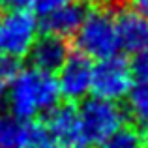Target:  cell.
<instances>
[{"label": "cell", "instance_id": "1", "mask_svg": "<svg viewBox=\"0 0 148 148\" xmlns=\"http://www.w3.org/2000/svg\"><path fill=\"white\" fill-rule=\"evenodd\" d=\"M60 88L53 73L38 68H23V71L8 84V111L19 120H34L47 114L60 103Z\"/></svg>", "mask_w": 148, "mask_h": 148}, {"label": "cell", "instance_id": "14", "mask_svg": "<svg viewBox=\"0 0 148 148\" xmlns=\"http://www.w3.org/2000/svg\"><path fill=\"white\" fill-rule=\"evenodd\" d=\"M23 124L11 112H0V148H21Z\"/></svg>", "mask_w": 148, "mask_h": 148}, {"label": "cell", "instance_id": "16", "mask_svg": "<svg viewBox=\"0 0 148 148\" xmlns=\"http://www.w3.org/2000/svg\"><path fill=\"white\" fill-rule=\"evenodd\" d=\"M71 2H75V0H30V10L36 15L43 17V15L53 13V11L60 10V8L68 6Z\"/></svg>", "mask_w": 148, "mask_h": 148}, {"label": "cell", "instance_id": "20", "mask_svg": "<svg viewBox=\"0 0 148 148\" xmlns=\"http://www.w3.org/2000/svg\"><path fill=\"white\" fill-rule=\"evenodd\" d=\"M6 94H8V84L0 81V105L6 101Z\"/></svg>", "mask_w": 148, "mask_h": 148}, {"label": "cell", "instance_id": "13", "mask_svg": "<svg viewBox=\"0 0 148 148\" xmlns=\"http://www.w3.org/2000/svg\"><path fill=\"white\" fill-rule=\"evenodd\" d=\"M53 145H54V141L51 137L43 118L41 120H38V118L25 120V124H23L21 148H49Z\"/></svg>", "mask_w": 148, "mask_h": 148}, {"label": "cell", "instance_id": "10", "mask_svg": "<svg viewBox=\"0 0 148 148\" xmlns=\"http://www.w3.org/2000/svg\"><path fill=\"white\" fill-rule=\"evenodd\" d=\"M88 11V2L83 0H75V2L68 4V6L60 8V10L53 11L49 15H43L40 21L41 30L47 34H54L60 38H73L83 25L84 15Z\"/></svg>", "mask_w": 148, "mask_h": 148}, {"label": "cell", "instance_id": "2", "mask_svg": "<svg viewBox=\"0 0 148 148\" xmlns=\"http://www.w3.org/2000/svg\"><path fill=\"white\" fill-rule=\"evenodd\" d=\"M73 47L77 53L88 56L90 60L118 54L120 40L116 28V13H112L111 2L90 0L88 11L83 25L73 36Z\"/></svg>", "mask_w": 148, "mask_h": 148}, {"label": "cell", "instance_id": "3", "mask_svg": "<svg viewBox=\"0 0 148 148\" xmlns=\"http://www.w3.org/2000/svg\"><path fill=\"white\" fill-rule=\"evenodd\" d=\"M81 126L86 146H99L107 137H111L118 127L126 124V109L118 101L103 99L92 96L81 101Z\"/></svg>", "mask_w": 148, "mask_h": 148}, {"label": "cell", "instance_id": "9", "mask_svg": "<svg viewBox=\"0 0 148 148\" xmlns=\"http://www.w3.org/2000/svg\"><path fill=\"white\" fill-rule=\"evenodd\" d=\"M116 28H118L120 51L137 54L148 49V19L139 11L120 10L116 13Z\"/></svg>", "mask_w": 148, "mask_h": 148}, {"label": "cell", "instance_id": "11", "mask_svg": "<svg viewBox=\"0 0 148 148\" xmlns=\"http://www.w3.org/2000/svg\"><path fill=\"white\" fill-rule=\"evenodd\" d=\"M126 112L137 126L148 130V81H135L126 98Z\"/></svg>", "mask_w": 148, "mask_h": 148}, {"label": "cell", "instance_id": "21", "mask_svg": "<svg viewBox=\"0 0 148 148\" xmlns=\"http://www.w3.org/2000/svg\"><path fill=\"white\" fill-rule=\"evenodd\" d=\"M49 148H66V146H58V145H53V146H49ZM83 148H86V146H83Z\"/></svg>", "mask_w": 148, "mask_h": 148}, {"label": "cell", "instance_id": "8", "mask_svg": "<svg viewBox=\"0 0 148 148\" xmlns=\"http://www.w3.org/2000/svg\"><path fill=\"white\" fill-rule=\"evenodd\" d=\"M69 54H71V51H69V43L66 38L43 32V36H38L36 43L30 49L28 60L30 66H34V68L54 73L64 66Z\"/></svg>", "mask_w": 148, "mask_h": 148}, {"label": "cell", "instance_id": "5", "mask_svg": "<svg viewBox=\"0 0 148 148\" xmlns=\"http://www.w3.org/2000/svg\"><path fill=\"white\" fill-rule=\"evenodd\" d=\"M135 84L131 62L120 54L96 60L92 71V96L111 101H122L127 98Z\"/></svg>", "mask_w": 148, "mask_h": 148}, {"label": "cell", "instance_id": "22", "mask_svg": "<svg viewBox=\"0 0 148 148\" xmlns=\"http://www.w3.org/2000/svg\"><path fill=\"white\" fill-rule=\"evenodd\" d=\"M4 11V4H2V0H0V13Z\"/></svg>", "mask_w": 148, "mask_h": 148}, {"label": "cell", "instance_id": "7", "mask_svg": "<svg viewBox=\"0 0 148 148\" xmlns=\"http://www.w3.org/2000/svg\"><path fill=\"white\" fill-rule=\"evenodd\" d=\"M43 122L47 126L54 145L66 148H83V126H81V112L79 107L71 101H64L53 107L47 114H43Z\"/></svg>", "mask_w": 148, "mask_h": 148}, {"label": "cell", "instance_id": "15", "mask_svg": "<svg viewBox=\"0 0 148 148\" xmlns=\"http://www.w3.org/2000/svg\"><path fill=\"white\" fill-rule=\"evenodd\" d=\"M23 58L10 56V54H0V81L10 84L19 73L23 71Z\"/></svg>", "mask_w": 148, "mask_h": 148}, {"label": "cell", "instance_id": "19", "mask_svg": "<svg viewBox=\"0 0 148 148\" xmlns=\"http://www.w3.org/2000/svg\"><path fill=\"white\" fill-rule=\"evenodd\" d=\"M4 8H30V0H2Z\"/></svg>", "mask_w": 148, "mask_h": 148}, {"label": "cell", "instance_id": "6", "mask_svg": "<svg viewBox=\"0 0 148 148\" xmlns=\"http://www.w3.org/2000/svg\"><path fill=\"white\" fill-rule=\"evenodd\" d=\"M92 71L94 64L88 56L81 53L69 54L56 75L62 99L77 103L92 96Z\"/></svg>", "mask_w": 148, "mask_h": 148}, {"label": "cell", "instance_id": "12", "mask_svg": "<svg viewBox=\"0 0 148 148\" xmlns=\"http://www.w3.org/2000/svg\"><path fill=\"white\" fill-rule=\"evenodd\" d=\"M145 145H148L146 133L141 131V126L124 124L111 137L105 139L98 148H145Z\"/></svg>", "mask_w": 148, "mask_h": 148}, {"label": "cell", "instance_id": "17", "mask_svg": "<svg viewBox=\"0 0 148 148\" xmlns=\"http://www.w3.org/2000/svg\"><path fill=\"white\" fill-rule=\"evenodd\" d=\"M131 71L135 81H148V49L133 54L131 58Z\"/></svg>", "mask_w": 148, "mask_h": 148}, {"label": "cell", "instance_id": "4", "mask_svg": "<svg viewBox=\"0 0 148 148\" xmlns=\"http://www.w3.org/2000/svg\"><path fill=\"white\" fill-rule=\"evenodd\" d=\"M41 25L28 8H8L0 13V54L25 58L38 40Z\"/></svg>", "mask_w": 148, "mask_h": 148}, {"label": "cell", "instance_id": "23", "mask_svg": "<svg viewBox=\"0 0 148 148\" xmlns=\"http://www.w3.org/2000/svg\"><path fill=\"white\" fill-rule=\"evenodd\" d=\"M146 143H148V131H146Z\"/></svg>", "mask_w": 148, "mask_h": 148}, {"label": "cell", "instance_id": "18", "mask_svg": "<svg viewBox=\"0 0 148 148\" xmlns=\"http://www.w3.org/2000/svg\"><path fill=\"white\" fill-rule=\"evenodd\" d=\"M127 6L131 8V10L139 11L141 15H145V17L148 19V0H126Z\"/></svg>", "mask_w": 148, "mask_h": 148}]
</instances>
